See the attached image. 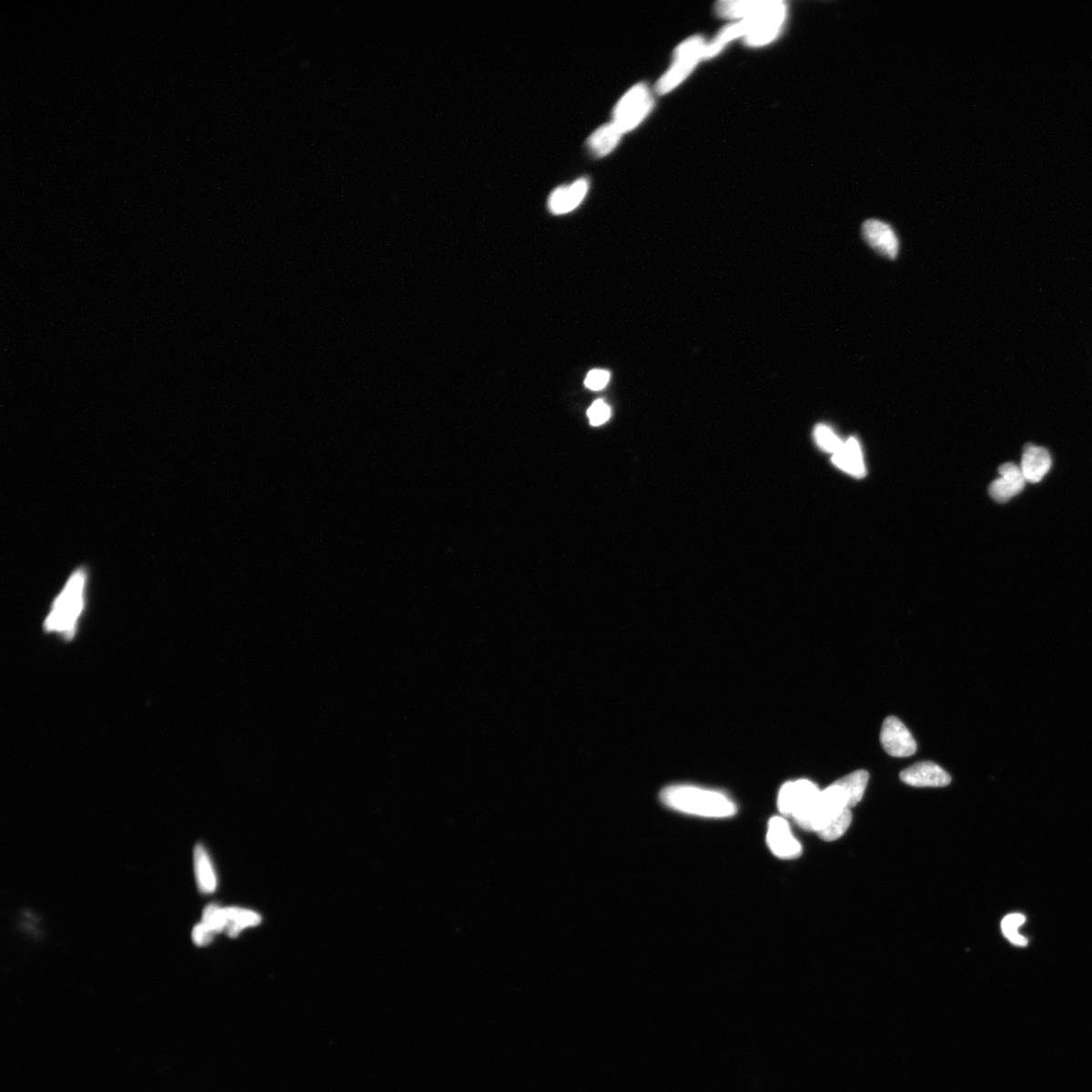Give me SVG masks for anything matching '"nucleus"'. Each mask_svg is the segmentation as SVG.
Wrapping results in <instances>:
<instances>
[{
    "label": "nucleus",
    "instance_id": "nucleus-8",
    "mask_svg": "<svg viewBox=\"0 0 1092 1092\" xmlns=\"http://www.w3.org/2000/svg\"><path fill=\"white\" fill-rule=\"evenodd\" d=\"M883 749L895 758H907L916 752V743L908 728L895 716L883 723L880 733Z\"/></svg>",
    "mask_w": 1092,
    "mask_h": 1092
},
{
    "label": "nucleus",
    "instance_id": "nucleus-23",
    "mask_svg": "<svg viewBox=\"0 0 1092 1092\" xmlns=\"http://www.w3.org/2000/svg\"><path fill=\"white\" fill-rule=\"evenodd\" d=\"M1025 922L1026 917L1021 914L1008 915L1004 918L1003 923H1001V930H1003L1004 935L1013 944L1022 946L1026 945L1027 941L1026 937L1017 932L1018 927L1023 925Z\"/></svg>",
    "mask_w": 1092,
    "mask_h": 1092
},
{
    "label": "nucleus",
    "instance_id": "nucleus-11",
    "mask_svg": "<svg viewBox=\"0 0 1092 1092\" xmlns=\"http://www.w3.org/2000/svg\"><path fill=\"white\" fill-rule=\"evenodd\" d=\"M998 471L1000 477L990 485L989 494L996 502L1006 503L1022 493L1026 480L1021 468L1012 462L1003 464Z\"/></svg>",
    "mask_w": 1092,
    "mask_h": 1092
},
{
    "label": "nucleus",
    "instance_id": "nucleus-5",
    "mask_svg": "<svg viewBox=\"0 0 1092 1092\" xmlns=\"http://www.w3.org/2000/svg\"><path fill=\"white\" fill-rule=\"evenodd\" d=\"M706 44L703 38L695 35L682 42L675 51V60L670 70L658 82L657 93L666 95L684 81L696 66L704 59Z\"/></svg>",
    "mask_w": 1092,
    "mask_h": 1092
},
{
    "label": "nucleus",
    "instance_id": "nucleus-17",
    "mask_svg": "<svg viewBox=\"0 0 1092 1092\" xmlns=\"http://www.w3.org/2000/svg\"><path fill=\"white\" fill-rule=\"evenodd\" d=\"M622 136V131L613 123L604 125L590 136L589 148L597 157H605L614 150Z\"/></svg>",
    "mask_w": 1092,
    "mask_h": 1092
},
{
    "label": "nucleus",
    "instance_id": "nucleus-22",
    "mask_svg": "<svg viewBox=\"0 0 1092 1092\" xmlns=\"http://www.w3.org/2000/svg\"><path fill=\"white\" fill-rule=\"evenodd\" d=\"M202 923L216 935L218 933H226V907L215 904L208 905L204 909Z\"/></svg>",
    "mask_w": 1092,
    "mask_h": 1092
},
{
    "label": "nucleus",
    "instance_id": "nucleus-21",
    "mask_svg": "<svg viewBox=\"0 0 1092 1092\" xmlns=\"http://www.w3.org/2000/svg\"><path fill=\"white\" fill-rule=\"evenodd\" d=\"M814 436L818 448L825 452L835 454L843 448L844 442L840 437L825 424H818Z\"/></svg>",
    "mask_w": 1092,
    "mask_h": 1092
},
{
    "label": "nucleus",
    "instance_id": "nucleus-14",
    "mask_svg": "<svg viewBox=\"0 0 1092 1092\" xmlns=\"http://www.w3.org/2000/svg\"><path fill=\"white\" fill-rule=\"evenodd\" d=\"M1052 466V459L1048 450L1034 444H1027L1024 450L1022 467L1023 475L1026 481H1041Z\"/></svg>",
    "mask_w": 1092,
    "mask_h": 1092
},
{
    "label": "nucleus",
    "instance_id": "nucleus-18",
    "mask_svg": "<svg viewBox=\"0 0 1092 1092\" xmlns=\"http://www.w3.org/2000/svg\"><path fill=\"white\" fill-rule=\"evenodd\" d=\"M868 782L869 773L864 770H858L836 780L834 784L840 786L844 791L846 798H848L849 807L852 809L861 803Z\"/></svg>",
    "mask_w": 1092,
    "mask_h": 1092
},
{
    "label": "nucleus",
    "instance_id": "nucleus-15",
    "mask_svg": "<svg viewBox=\"0 0 1092 1092\" xmlns=\"http://www.w3.org/2000/svg\"><path fill=\"white\" fill-rule=\"evenodd\" d=\"M833 462L836 468L854 478L866 476L861 446L854 437L844 442L843 448L834 454Z\"/></svg>",
    "mask_w": 1092,
    "mask_h": 1092
},
{
    "label": "nucleus",
    "instance_id": "nucleus-1",
    "mask_svg": "<svg viewBox=\"0 0 1092 1092\" xmlns=\"http://www.w3.org/2000/svg\"><path fill=\"white\" fill-rule=\"evenodd\" d=\"M661 799L664 805L690 815L726 818L736 814L733 800L714 790L689 785L671 786L662 790Z\"/></svg>",
    "mask_w": 1092,
    "mask_h": 1092
},
{
    "label": "nucleus",
    "instance_id": "nucleus-6",
    "mask_svg": "<svg viewBox=\"0 0 1092 1092\" xmlns=\"http://www.w3.org/2000/svg\"><path fill=\"white\" fill-rule=\"evenodd\" d=\"M653 106L648 86L637 85L622 98L615 107L613 124L622 134L639 126Z\"/></svg>",
    "mask_w": 1092,
    "mask_h": 1092
},
{
    "label": "nucleus",
    "instance_id": "nucleus-2",
    "mask_svg": "<svg viewBox=\"0 0 1092 1092\" xmlns=\"http://www.w3.org/2000/svg\"><path fill=\"white\" fill-rule=\"evenodd\" d=\"M786 5L779 0H760L753 12L740 23L746 45L759 47L775 40L786 20Z\"/></svg>",
    "mask_w": 1092,
    "mask_h": 1092
},
{
    "label": "nucleus",
    "instance_id": "nucleus-10",
    "mask_svg": "<svg viewBox=\"0 0 1092 1092\" xmlns=\"http://www.w3.org/2000/svg\"><path fill=\"white\" fill-rule=\"evenodd\" d=\"M905 784L918 788H941L948 786L951 776L933 762H919L900 773Z\"/></svg>",
    "mask_w": 1092,
    "mask_h": 1092
},
{
    "label": "nucleus",
    "instance_id": "nucleus-16",
    "mask_svg": "<svg viewBox=\"0 0 1092 1092\" xmlns=\"http://www.w3.org/2000/svg\"><path fill=\"white\" fill-rule=\"evenodd\" d=\"M194 866L198 890L204 895H212L217 887V873L212 859L202 844L194 850Z\"/></svg>",
    "mask_w": 1092,
    "mask_h": 1092
},
{
    "label": "nucleus",
    "instance_id": "nucleus-12",
    "mask_svg": "<svg viewBox=\"0 0 1092 1092\" xmlns=\"http://www.w3.org/2000/svg\"><path fill=\"white\" fill-rule=\"evenodd\" d=\"M863 235L873 249L895 259L898 254V239L892 228L885 222L868 220L864 223Z\"/></svg>",
    "mask_w": 1092,
    "mask_h": 1092
},
{
    "label": "nucleus",
    "instance_id": "nucleus-4",
    "mask_svg": "<svg viewBox=\"0 0 1092 1092\" xmlns=\"http://www.w3.org/2000/svg\"><path fill=\"white\" fill-rule=\"evenodd\" d=\"M821 790L814 782L803 779L785 783L779 791L778 808L783 816L794 819L805 830L808 817Z\"/></svg>",
    "mask_w": 1092,
    "mask_h": 1092
},
{
    "label": "nucleus",
    "instance_id": "nucleus-13",
    "mask_svg": "<svg viewBox=\"0 0 1092 1092\" xmlns=\"http://www.w3.org/2000/svg\"><path fill=\"white\" fill-rule=\"evenodd\" d=\"M589 182L581 178L572 185L561 187L553 191L549 200L551 213L555 215L567 214L575 209L588 193Z\"/></svg>",
    "mask_w": 1092,
    "mask_h": 1092
},
{
    "label": "nucleus",
    "instance_id": "nucleus-7",
    "mask_svg": "<svg viewBox=\"0 0 1092 1092\" xmlns=\"http://www.w3.org/2000/svg\"><path fill=\"white\" fill-rule=\"evenodd\" d=\"M849 807L848 798L840 786L833 783L831 786L819 792L814 805L808 817L805 831L818 834ZM851 809V808H850Z\"/></svg>",
    "mask_w": 1092,
    "mask_h": 1092
},
{
    "label": "nucleus",
    "instance_id": "nucleus-3",
    "mask_svg": "<svg viewBox=\"0 0 1092 1092\" xmlns=\"http://www.w3.org/2000/svg\"><path fill=\"white\" fill-rule=\"evenodd\" d=\"M86 572L79 570L69 581L66 590L56 601L53 612L46 622L49 632H59L67 639L75 633L76 619L82 607V589H84Z\"/></svg>",
    "mask_w": 1092,
    "mask_h": 1092
},
{
    "label": "nucleus",
    "instance_id": "nucleus-20",
    "mask_svg": "<svg viewBox=\"0 0 1092 1092\" xmlns=\"http://www.w3.org/2000/svg\"><path fill=\"white\" fill-rule=\"evenodd\" d=\"M853 821V814L850 808H846L844 812L837 815L833 822L828 824L822 832L817 834L825 842H834L839 840L849 827Z\"/></svg>",
    "mask_w": 1092,
    "mask_h": 1092
},
{
    "label": "nucleus",
    "instance_id": "nucleus-19",
    "mask_svg": "<svg viewBox=\"0 0 1092 1092\" xmlns=\"http://www.w3.org/2000/svg\"><path fill=\"white\" fill-rule=\"evenodd\" d=\"M226 934L230 937L238 936L246 928L257 926L261 923L260 915L250 909L226 907Z\"/></svg>",
    "mask_w": 1092,
    "mask_h": 1092
},
{
    "label": "nucleus",
    "instance_id": "nucleus-9",
    "mask_svg": "<svg viewBox=\"0 0 1092 1092\" xmlns=\"http://www.w3.org/2000/svg\"><path fill=\"white\" fill-rule=\"evenodd\" d=\"M767 844L774 855L780 859H796L803 854V845L792 834L788 822L783 816H774L770 819Z\"/></svg>",
    "mask_w": 1092,
    "mask_h": 1092
},
{
    "label": "nucleus",
    "instance_id": "nucleus-25",
    "mask_svg": "<svg viewBox=\"0 0 1092 1092\" xmlns=\"http://www.w3.org/2000/svg\"><path fill=\"white\" fill-rule=\"evenodd\" d=\"M610 373L603 369H594L588 373L585 386L592 390L603 389L609 382Z\"/></svg>",
    "mask_w": 1092,
    "mask_h": 1092
},
{
    "label": "nucleus",
    "instance_id": "nucleus-24",
    "mask_svg": "<svg viewBox=\"0 0 1092 1092\" xmlns=\"http://www.w3.org/2000/svg\"><path fill=\"white\" fill-rule=\"evenodd\" d=\"M612 416V410L602 399H598L588 410V417L591 425L600 426L609 420Z\"/></svg>",
    "mask_w": 1092,
    "mask_h": 1092
},
{
    "label": "nucleus",
    "instance_id": "nucleus-26",
    "mask_svg": "<svg viewBox=\"0 0 1092 1092\" xmlns=\"http://www.w3.org/2000/svg\"><path fill=\"white\" fill-rule=\"evenodd\" d=\"M215 935L216 934L209 930L206 925L199 923L194 927L193 933H191V939H193L197 946H206L212 943Z\"/></svg>",
    "mask_w": 1092,
    "mask_h": 1092
}]
</instances>
